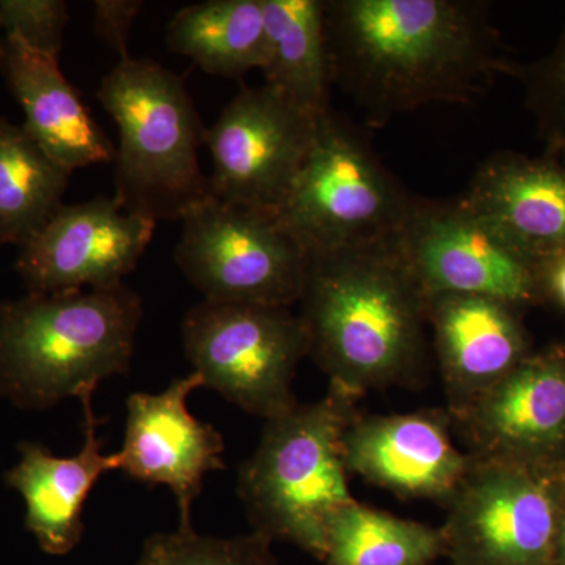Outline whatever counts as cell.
I'll return each instance as SVG.
<instances>
[{
	"label": "cell",
	"mask_w": 565,
	"mask_h": 565,
	"mask_svg": "<svg viewBox=\"0 0 565 565\" xmlns=\"http://www.w3.org/2000/svg\"><path fill=\"white\" fill-rule=\"evenodd\" d=\"M139 294L111 288L0 300V396L47 411L131 370Z\"/></svg>",
	"instance_id": "cell-3"
},
{
	"label": "cell",
	"mask_w": 565,
	"mask_h": 565,
	"mask_svg": "<svg viewBox=\"0 0 565 565\" xmlns=\"http://www.w3.org/2000/svg\"><path fill=\"white\" fill-rule=\"evenodd\" d=\"M356 401L329 386L321 399L264 422L259 444L237 476L253 533L288 542L322 563L334 516L355 501L344 435L360 415Z\"/></svg>",
	"instance_id": "cell-4"
},
{
	"label": "cell",
	"mask_w": 565,
	"mask_h": 565,
	"mask_svg": "<svg viewBox=\"0 0 565 565\" xmlns=\"http://www.w3.org/2000/svg\"><path fill=\"white\" fill-rule=\"evenodd\" d=\"M71 173L22 125L0 117V247H22L63 204Z\"/></svg>",
	"instance_id": "cell-22"
},
{
	"label": "cell",
	"mask_w": 565,
	"mask_h": 565,
	"mask_svg": "<svg viewBox=\"0 0 565 565\" xmlns=\"http://www.w3.org/2000/svg\"><path fill=\"white\" fill-rule=\"evenodd\" d=\"M202 386V377L192 373L162 393H132L126 401L125 441L114 452L117 470L143 484L172 490L180 527L192 526V505L202 493L204 476L226 468L222 434L188 407L189 396Z\"/></svg>",
	"instance_id": "cell-13"
},
{
	"label": "cell",
	"mask_w": 565,
	"mask_h": 565,
	"mask_svg": "<svg viewBox=\"0 0 565 565\" xmlns=\"http://www.w3.org/2000/svg\"><path fill=\"white\" fill-rule=\"evenodd\" d=\"M300 318L329 386L360 399L426 373V296L396 244L310 256Z\"/></svg>",
	"instance_id": "cell-2"
},
{
	"label": "cell",
	"mask_w": 565,
	"mask_h": 565,
	"mask_svg": "<svg viewBox=\"0 0 565 565\" xmlns=\"http://www.w3.org/2000/svg\"><path fill=\"white\" fill-rule=\"evenodd\" d=\"M515 308L470 294L426 297L427 326L452 419L530 356Z\"/></svg>",
	"instance_id": "cell-16"
},
{
	"label": "cell",
	"mask_w": 565,
	"mask_h": 565,
	"mask_svg": "<svg viewBox=\"0 0 565 565\" xmlns=\"http://www.w3.org/2000/svg\"><path fill=\"white\" fill-rule=\"evenodd\" d=\"M273 541L258 533L214 537L195 533L193 526L173 533L152 534L136 565H280Z\"/></svg>",
	"instance_id": "cell-24"
},
{
	"label": "cell",
	"mask_w": 565,
	"mask_h": 565,
	"mask_svg": "<svg viewBox=\"0 0 565 565\" xmlns=\"http://www.w3.org/2000/svg\"><path fill=\"white\" fill-rule=\"evenodd\" d=\"M98 102L114 118V199L154 223L180 221L211 196L200 166L206 129L184 79L151 58L118 61L103 77Z\"/></svg>",
	"instance_id": "cell-5"
},
{
	"label": "cell",
	"mask_w": 565,
	"mask_h": 565,
	"mask_svg": "<svg viewBox=\"0 0 565 565\" xmlns=\"http://www.w3.org/2000/svg\"><path fill=\"white\" fill-rule=\"evenodd\" d=\"M537 99L555 120L565 122V40L535 82Z\"/></svg>",
	"instance_id": "cell-27"
},
{
	"label": "cell",
	"mask_w": 565,
	"mask_h": 565,
	"mask_svg": "<svg viewBox=\"0 0 565 565\" xmlns=\"http://www.w3.org/2000/svg\"><path fill=\"white\" fill-rule=\"evenodd\" d=\"M332 84L371 126L429 104H467L505 70L476 0H323Z\"/></svg>",
	"instance_id": "cell-1"
},
{
	"label": "cell",
	"mask_w": 565,
	"mask_h": 565,
	"mask_svg": "<svg viewBox=\"0 0 565 565\" xmlns=\"http://www.w3.org/2000/svg\"><path fill=\"white\" fill-rule=\"evenodd\" d=\"M561 145H563V147H564V151H565V141H563V143H561Z\"/></svg>",
	"instance_id": "cell-30"
},
{
	"label": "cell",
	"mask_w": 565,
	"mask_h": 565,
	"mask_svg": "<svg viewBox=\"0 0 565 565\" xmlns=\"http://www.w3.org/2000/svg\"><path fill=\"white\" fill-rule=\"evenodd\" d=\"M156 225L122 211L114 195L63 203L20 247L14 269L33 296L122 285L150 247Z\"/></svg>",
	"instance_id": "cell-12"
},
{
	"label": "cell",
	"mask_w": 565,
	"mask_h": 565,
	"mask_svg": "<svg viewBox=\"0 0 565 565\" xmlns=\"http://www.w3.org/2000/svg\"><path fill=\"white\" fill-rule=\"evenodd\" d=\"M452 427L468 455L565 467V349L526 356Z\"/></svg>",
	"instance_id": "cell-14"
},
{
	"label": "cell",
	"mask_w": 565,
	"mask_h": 565,
	"mask_svg": "<svg viewBox=\"0 0 565 565\" xmlns=\"http://www.w3.org/2000/svg\"><path fill=\"white\" fill-rule=\"evenodd\" d=\"M65 0H0V32L61 61L66 25Z\"/></svg>",
	"instance_id": "cell-25"
},
{
	"label": "cell",
	"mask_w": 565,
	"mask_h": 565,
	"mask_svg": "<svg viewBox=\"0 0 565 565\" xmlns=\"http://www.w3.org/2000/svg\"><path fill=\"white\" fill-rule=\"evenodd\" d=\"M140 0H95L93 2V31L118 57H129L128 44L134 21L139 17Z\"/></svg>",
	"instance_id": "cell-26"
},
{
	"label": "cell",
	"mask_w": 565,
	"mask_h": 565,
	"mask_svg": "<svg viewBox=\"0 0 565 565\" xmlns=\"http://www.w3.org/2000/svg\"><path fill=\"white\" fill-rule=\"evenodd\" d=\"M0 73L24 114L22 128L58 166L73 174L114 162L115 145L66 79L57 58L2 35Z\"/></svg>",
	"instance_id": "cell-18"
},
{
	"label": "cell",
	"mask_w": 565,
	"mask_h": 565,
	"mask_svg": "<svg viewBox=\"0 0 565 565\" xmlns=\"http://www.w3.org/2000/svg\"><path fill=\"white\" fill-rule=\"evenodd\" d=\"M181 332L203 386L247 414L267 422L299 404L294 379L310 340L291 308L202 300L185 313Z\"/></svg>",
	"instance_id": "cell-8"
},
{
	"label": "cell",
	"mask_w": 565,
	"mask_h": 565,
	"mask_svg": "<svg viewBox=\"0 0 565 565\" xmlns=\"http://www.w3.org/2000/svg\"><path fill=\"white\" fill-rule=\"evenodd\" d=\"M95 390L77 399L84 414V445L73 457H57L39 444L20 445V462L7 471V484L25 503V527L47 555L63 556L84 535V504L98 479L117 470L114 455H104L98 437L102 426L93 411Z\"/></svg>",
	"instance_id": "cell-17"
},
{
	"label": "cell",
	"mask_w": 565,
	"mask_h": 565,
	"mask_svg": "<svg viewBox=\"0 0 565 565\" xmlns=\"http://www.w3.org/2000/svg\"><path fill=\"white\" fill-rule=\"evenodd\" d=\"M345 467L404 500L445 505L462 482L471 456L452 440L448 411L359 415L344 435Z\"/></svg>",
	"instance_id": "cell-15"
},
{
	"label": "cell",
	"mask_w": 565,
	"mask_h": 565,
	"mask_svg": "<svg viewBox=\"0 0 565 565\" xmlns=\"http://www.w3.org/2000/svg\"><path fill=\"white\" fill-rule=\"evenodd\" d=\"M444 556L441 527L355 500L334 516L322 565H435Z\"/></svg>",
	"instance_id": "cell-23"
},
{
	"label": "cell",
	"mask_w": 565,
	"mask_h": 565,
	"mask_svg": "<svg viewBox=\"0 0 565 565\" xmlns=\"http://www.w3.org/2000/svg\"><path fill=\"white\" fill-rule=\"evenodd\" d=\"M396 248L426 297L470 294L514 307L537 297L535 263L460 200L415 199Z\"/></svg>",
	"instance_id": "cell-11"
},
{
	"label": "cell",
	"mask_w": 565,
	"mask_h": 565,
	"mask_svg": "<svg viewBox=\"0 0 565 565\" xmlns=\"http://www.w3.org/2000/svg\"><path fill=\"white\" fill-rule=\"evenodd\" d=\"M415 199L363 134L330 110L277 218L310 258L396 244Z\"/></svg>",
	"instance_id": "cell-6"
},
{
	"label": "cell",
	"mask_w": 565,
	"mask_h": 565,
	"mask_svg": "<svg viewBox=\"0 0 565 565\" xmlns=\"http://www.w3.org/2000/svg\"><path fill=\"white\" fill-rule=\"evenodd\" d=\"M174 263L207 302L291 308L308 256L277 215L211 195L181 218Z\"/></svg>",
	"instance_id": "cell-9"
},
{
	"label": "cell",
	"mask_w": 565,
	"mask_h": 565,
	"mask_svg": "<svg viewBox=\"0 0 565 565\" xmlns=\"http://www.w3.org/2000/svg\"><path fill=\"white\" fill-rule=\"evenodd\" d=\"M459 200L535 264L565 248V169L555 162L493 156Z\"/></svg>",
	"instance_id": "cell-19"
},
{
	"label": "cell",
	"mask_w": 565,
	"mask_h": 565,
	"mask_svg": "<svg viewBox=\"0 0 565 565\" xmlns=\"http://www.w3.org/2000/svg\"><path fill=\"white\" fill-rule=\"evenodd\" d=\"M167 46L212 76L243 77L267 62L262 0H206L174 13Z\"/></svg>",
	"instance_id": "cell-21"
},
{
	"label": "cell",
	"mask_w": 565,
	"mask_h": 565,
	"mask_svg": "<svg viewBox=\"0 0 565 565\" xmlns=\"http://www.w3.org/2000/svg\"><path fill=\"white\" fill-rule=\"evenodd\" d=\"M555 565H565V501L561 512L559 527H557Z\"/></svg>",
	"instance_id": "cell-29"
},
{
	"label": "cell",
	"mask_w": 565,
	"mask_h": 565,
	"mask_svg": "<svg viewBox=\"0 0 565 565\" xmlns=\"http://www.w3.org/2000/svg\"><path fill=\"white\" fill-rule=\"evenodd\" d=\"M564 501L565 467L471 456L444 505V557L449 565H555Z\"/></svg>",
	"instance_id": "cell-7"
},
{
	"label": "cell",
	"mask_w": 565,
	"mask_h": 565,
	"mask_svg": "<svg viewBox=\"0 0 565 565\" xmlns=\"http://www.w3.org/2000/svg\"><path fill=\"white\" fill-rule=\"evenodd\" d=\"M535 280L537 296L545 291L553 302L565 310V248L535 264Z\"/></svg>",
	"instance_id": "cell-28"
},
{
	"label": "cell",
	"mask_w": 565,
	"mask_h": 565,
	"mask_svg": "<svg viewBox=\"0 0 565 565\" xmlns=\"http://www.w3.org/2000/svg\"><path fill=\"white\" fill-rule=\"evenodd\" d=\"M319 118L269 85L241 88L206 129L212 195L277 215L313 147Z\"/></svg>",
	"instance_id": "cell-10"
},
{
	"label": "cell",
	"mask_w": 565,
	"mask_h": 565,
	"mask_svg": "<svg viewBox=\"0 0 565 565\" xmlns=\"http://www.w3.org/2000/svg\"><path fill=\"white\" fill-rule=\"evenodd\" d=\"M267 36L263 68L270 88L315 117L330 111L323 0H262Z\"/></svg>",
	"instance_id": "cell-20"
}]
</instances>
